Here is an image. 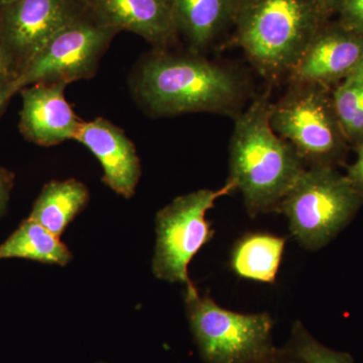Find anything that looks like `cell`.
<instances>
[{
  "label": "cell",
  "mask_w": 363,
  "mask_h": 363,
  "mask_svg": "<svg viewBox=\"0 0 363 363\" xmlns=\"http://www.w3.org/2000/svg\"><path fill=\"white\" fill-rule=\"evenodd\" d=\"M130 87L136 104L154 117L181 114H224L242 111L248 88L238 72L201 54H177L154 48L135 64Z\"/></svg>",
  "instance_id": "1"
},
{
  "label": "cell",
  "mask_w": 363,
  "mask_h": 363,
  "mask_svg": "<svg viewBox=\"0 0 363 363\" xmlns=\"http://www.w3.org/2000/svg\"><path fill=\"white\" fill-rule=\"evenodd\" d=\"M272 104L267 95H262L234 117L229 145L228 180L240 191L252 217L278 211L307 169L293 145L272 130Z\"/></svg>",
  "instance_id": "2"
},
{
  "label": "cell",
  "mask_w": 363,
  "mask_h": 363,
  "mask_svg": "<svg viewBox=\"0 0 363 363\" xmlns=\"http://www.w3.org/2000/svg\"><path fill=\"white\" fill-rule=\"evenodd\" d=\"M330 18L315 0H252L235 16L238 40L260 75H290L319 28Z\"/></svg>",
  "instance_id": "3"
},
{
  "label": "cell",
  "mask_w": 363,
  "mask_h": 363,
  "mask_svg": "<svg viewBox=\"0 0 363 363\" xmlns=\"http://www.w3.org/2000/svg\"><path fill=\"white\" fill-rule=\"evenodd\" d=\"M363 198L336 167L305 169L278 208L298 245L310 252L326 247L353 220Z\"/></svg>",
  "instance_id": "4"
},
{
  "label": "cell",
  "mask_w": 363,
  "mask_h": 363,
  "mask_svg": "<svg viewBox=\"0 0 363 363\" xmlns=\"http://www.w3.org/2000/svg\"><path fill=\"white\" fill-rule=\"evenodd\" d=\"M186 317L200 357L205 363H257L276 350L274 321L269 313H238L200 295L186 285Z\"/></svg>",
  "instance_id": "5"
},
{
  "label": "cell",
  "mask_w": 363,
  "mask_h": 363,
  "mask_svg": "<svg viewBox=\"0 0 363 363\" xmlns=\"http://www.w3.org/2000/svg\"><path fill=\"white\" fill-rule=\"evenodd\" d=\"M269 123L309 167H336L345 159L350 143L339 123L330 88L291 82L285 96L272 104Z\"/></svg>",
  "instance_id": "6"
},
{
  "label": "cell",
  "mask_w": 363,
  "mask_h": 363,
  "mask_svg": "<svg viewBox=\"0 0 363 363\" xmlns=\"http://www.w3.org/2000/svg\"><path fill=\"white\" fill-rule=\"evenodd\" d=\"M235 190L233 182L227 180L217 190L201 189L179 196L157 212L156 247L152 260L156 278L185 286L192 283L189 264L214 236L206 213L216 200Z\"/></svg>",
  "instance_id": "7"
},
{
  "label": "cell",
  "mask_w": 363,
  "mask_h": 363,
  "mask_svg": "<svg viewBox=\"0 0 363 363\" xmlns=\"http://www.w3.org/2000/svg\"><path fill=\"white\" fill-rule=\"evenodd\" d=\"M118 33L86 13L55 33L33 55L11 82V96L37 83L69 85L94 77L102 57Z\"/></svg>",
  "instance_id": "8"
},
{
  "label": "cell",
  "mask_w": 363,
  "mask_h": 363,
  "mask_svg": "<svg viewBox=\"0 0 363 363\" xmlns=\"http://www.w3.org/2000/svg\"><path fill=\"white\" fill-rule=\"evenodd\" d=\"M86 13L83 0H11L0 4V37L16 76L55 33Z\"/></svg>",
  "instance_id": "9"
},
{
  "label": "cell",
  "mask_w": 363,
  "mask_h": 363,
  "mask_svg": "<svg viewBox=\"0 0 363 363\" xmlns=\"http://www.w3.org/2000/svg\"><path fill=\"white\" fill-rule=\"evenodd\" d=\"M362 56L363 35L329 20L313 37L289 78L291 82L330 88L345 80Z\"/></svg>",
  "instance_id": "10"
},
{
  "label": "cell",
  "mask_w": 363,
  "mask_h": 363,
  "mask_svg": "<svg viewBox=\"0 0 363 363\" xmlns=\"http://www.w3.org/2000/svg\"><path fill=\"white\" fill-rule=\"evenodd\" d=\"M96 157L104 171L102 182L125 199L135 196L142 164L133 140L123 128L104 117L83 121L75 138Z\"/></svg>",
  "instance_id": "11"
},
{
  "label": "cell",
  "mask_w": 363,
  "mask_h": 363,
  "mask_svg": "<svg viewBox=\"0 0 363 363\" xmlns=\"http://www.w3.org/2000/svg\"><path fill=\"white\" fill-rule=\"evenodd\" d=\"M63 83H37L21 90L23 106L20 130L26 140L40 147L75 140L83 121L65 96Z\"/></svg>",
  "instance_id": "12"
},
{
  "label": "cell",
  "mask_w": 363,
  "mask_h": 363,
  "mask_svg": "<svg viewBox=\"0 0 363 363\" xmlns=\"http://www.w3.org/2000/svg\"><path fill=\"white\" fill-rule=\"evenodd\" d=\"M86 11L100 25L133 33L154 48L169 49L178 39L169 0H83Z\"/></svg>",
  "instance_id": "13"
},
{
  "label": "cell",
  "mask_w": 363,
  "mask_h": 363,
  "mask_svg": "<svg viewBox=\"0 0 363 363\" xmlns=\"http://www.w3.org/2000/svg\"><path fill=\"white\" fill-rule=\"evenodd\" d=\"M179 35L190 51L201 54L229 21L235 18L233 0H172Z\"/></svg>",
  "instance_id": "14"
},
{
  "label": "cell",
  "mask_w": 363,
  "mask_h": 363,
  "mask_svg": "<svg viewBox=\"0 0 363 363\" xmlns=\"http://www.w3.org/2000/svg\"><path fill=\"white\" fill-rule=\"evenodd\" d=\"M87 186L76 179L45 184L33 204L30 218L61 238L67 227L89 203Z\"/></svg>",
  "instance_id": "15"
},
{
  "label": "cell",
  "mask_w": 363,
  "mask_h": 363,
  "mask_svg": "<svg viewBox=\"0 0 363 363\" xmlns=\"http://www.w3.org/2000/svg\"><path fill=\"white\" fill-rule=\"evenodd\" d=\"M286 240L267 233H252L236 241L230 266L236 276L264 284L276 281Z\"/></svg>",
  "instance_id": "16"
},
{
  "label": "cell",
  "mask_w": 363,
  "mask_h": 363,
  "mask_svg": "<svg viewBox=\"0 0 363 363\" xmlns=\"http://www.w3.org/2000/svg\"><path fill=\"white\" fill-rule=\"evenodd\" d=\"M23 259L65 267L73 255L59 236L30 217L0 245V259Z\"/></svg>",
  "instance_id": "17"
},
{
  "label": "cell",
  "mask_w": 363,
  "mask_h": 363,
  "mask_svg": "<svg viewBox=\"0 0 363 363\" xmlns=\"http://www.w3.org/2000/svg\"><path fill=\"white\" fill-rule=\"evenodd\" d=\"M334 106L350 145L363 142V85L345 79L332 92Z\"/></svg>",
  "instance_id": "18"
},
{
  "label": "cell",
  "mask_w": 363,
  "mask_h": 363,
  "mask_svg": "<svg viewBox=\"0 0 363 363\" xmlns=\"http://www.w3.org/2000/svg\"><path fill=\"white\" fill-rule=\"evenodd\" d=\"M284 347L304 363H354L350 353L332 350L320 342L300 321L293 324L290 338Z\"/></svg>",
  "instance_id": "19"
},
{
  "label": "cell",
  "mask_w": 363,
  "mask_h": 363,
  "mask_svg": "<svg viewBox=\"0 0 363 363\" xmlns=\"http://www.w3.org/2000/svg\"><path fill=\"white\" fill-rule=\"evenodd\" d=\"M337 13L344 28L363 35V0H340Z\"/></svg>",
  "instance_id": "20"
},
{
  "label": "cell",
  "mask_w": 363,
  "mask_h": 363,
  "mask_svg": "<svg viewBox=\"0 0 363 363\" xmlns=\"http://www.w3.org/2000/svg\"><path fill=\"white\" fill-rule=\"evenodd\" d=\"M355 149H357V157L353 164L347 167L346 177L363 198V142L357 145Z\"/></svg>",
  "instance_id": "21"
},
{
  "label": "cell",
  "mask_w": 363,
  "mask_h": 363,
  "mask_svg": "<svg viewBox=\"0 0 363 363\" xmlns=\"http://www.w3.org/2000/svg\"><path fill=\"white\" fill-rule=\"evenodd\" d=\"M14 175L9 169L0 168V217L6 210L13 190Z\"/></svg>",
  "instance_id": "22"
},
{
  "label": "cell",
  "mask_w": 363,
  "mask_h": 363,
  "mask_svg": "<svg viewBox=\"0 0 363 363\" xmlns=\"http://www.w3.org/2000/svg\"><path fill=\"white\" fill-rule=\"evenodd\" d=\"M257 363H304L300 358L294 355L292 352L286 350L285 347L278 348L272 351L264 359Z\"/></svg>",
  "instance_id": "23"
},
{
  "label": "cell",
  "mask_w": 363,
  "mask_h": 363,
  "mask_svg": "<svg viewBox=\"0 0 363 363\" xmlns=\"http://www.w3.org/2000/svg\"><path fill=\"white\" fill-rule=\"evenodd\" d=\"M0 75L7 76V77H16L13 63L7 54L1 37H0Z\"/></svg>",
  "instance_id": "24"
},
{
  "label": "cell",
  "mask_w": 363,
  "mask_h": 363,
  "mask_svg": "<svg viewBox=\"0 0 363 363\" xmlns=\"http://www.w3.org/2000/svg\"><path fill=\"white\" fill-rule=\"evenodd\" d=\"M13 78L7 76L0 75V113L4 111V107L11 97V88Z\"/></svg>",
  "instance_id": "25"
},
{
  "label": "cell",
  "mask_w": 363,
  "mask_h": 363,
  "mask_svg": "<svg viewBox=\"0 0 363 363\" xmlns=\"http://www.w3.org/2000/svg\"><path fill=\"white\" fill-rule=\"evenodd\" d=\"M327 18H330L334 13H337L340 0H315Z\"/></svg>",
  "instance_id": "26"
},
{
  "label": "cell",
  "mask_w": 363,
  "mask_h": 363,
  "mask_svg": "<svg viewBox=\"0 0 363 363\" xmlns=\"http://www.w3.org/2000/svg\"><path fill=\"white\" fill-rule=\"evenodd\" d=\"M346 79H350V80L355 81V82L363 85V56L360 61L358 62L357 67L353 69L350 75Z\"/></svg>",
  "instance_id": "27"
},
{
  "label": "cell",
  "mask_w": 363,
  "mask_h": 363,
  "mask_svg": "<svg viewBox=\"0 0 363 363\" xmlns=\"http://www.w3.org/2000/svg\"><path fill=\"white\" fill-rule=\"evenodd\" d=\"M252 1V0H233V4L234 6V11H235V16L238 13V11H240L241 7L245 6V4H248V2ZM235 20V18H234Z\"/></svg>",
  "instance_id": "28"
},
{
  "label": "cell",
  "mask_w": 363,
  "mask_h": 363,
  "mask_svg": "<svg viewBox=\"0 0 363 363\" xmlns=\"http://www.w3.org/2000/svg\"><path fill=\"white\" fill-rule=\"evenodd\" d=\"M9 1H11V0H0V4H4Z\"/></svg>",
  "instance_id": "29"
},
{
  "label": "cell",
  "mask_w": 363,
  "mask_h": 363,
  "mask_svg": "<svg viewBox=\"0 0 363 363\" xmlns=\"http://www.w3.org/2000/svg\"><path fill=\"white\" fill-rule=\"evenodd\" d=\"M169 1H172V0H169ZM171 4H172V2H171Z\"/></svg>",
  "instance_id": "30"
}]
</instances>
